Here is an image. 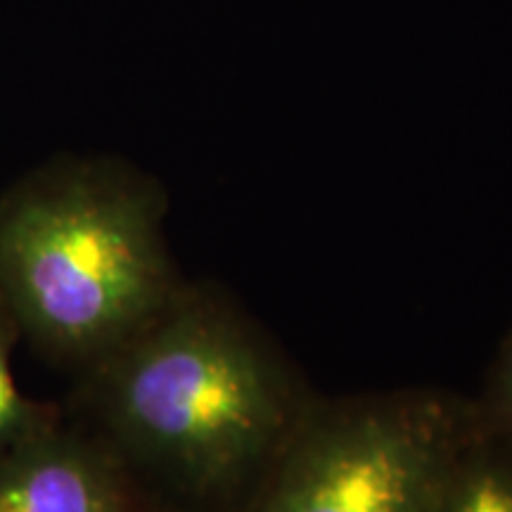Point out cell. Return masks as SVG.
<instances>
[{
	"instance_id": "cell-3",
	"label": "cell",
	"mask_w": 512,
	"mask_h": 512,
	"mask_svg": "<svg viewBox=\"0 0 512 512\" xmlns=\"http://www.w3.org/2000/svg\"><path fill=\"white\" fill-rule=\"evenodd\" d=\"M477 408L396 392L304 411L252 512H434Z\"/></svg>"
},
{
	"instance_id": "cell-6",
	"label": "cell",
	"mask_w": 512,
	"mask_h": 512,
	"mask_svg": "<svg viewBox=\"0 0 512 512\" xmlns=\"http://www.w3.org/2000/svg\"><path fill=\"white\" fill-rule=\"evenodd\" d=\"M475 408L484 430L512 446V328L498 349L484 401Z\"/></svg>"
},
{
	"instance_id": "cell-7",
	"label": "cell",
	"mask_w": 512,
	"mask_h": 512,
	"mask_svg": "<svg viewBox=\"0 0 512 512\" xmlns=\"http://www.w3.org/2000/svg\"><path fill=\"white\" fill-rule=\"evenodd\" d=\"M22 420H24V408L15 392L12 377L8 373L3 330H0V448H5L12 439L19 437Z\"/></svg>"
},
{
	"instance_id": "cell-5",
	"label": "cell",
	"mask_w": 512,
	"mask_h": 512,
	"mask_svg": "<svg viewBox=\"0 0 512 512\" xmlns=\"http://www.w3.org/2000/svg\"><path fill=\"white\" fill-rule=\"evenodd\" d=\"M434 512H512V446L486 432L479 415Z\"/></svg>"
},
{
	"instance_id": "cell-2",
	"label": "cell",
	"mask_w": 512,
	"mask_h": 512,
	"mask_svg": "<svg viewBox=\"0 0 512 512\" xmlns=\"http://www.w3.org/2000/svg\"><path fill=\"white\" fill-rule=\"evenodd\" d=\"M0 280L43 342L102 356L176 297L155 211L138 192L79 183L0 228Z\"/></svg>"
},
{
	"instance_id": "cell-4",
	"label": "cell",
	"mask_w": 512,
	"mask_h": 512,
	"mask_svg": "<svg viewBox=\"0 0 512 512\" xmlns=\"http://www.w3.org/2000/svg\"><path fill=\"white\" fill-rule=\"evenodd\" d=\"M0 512H157L112 446L43 434L0 448Z\"/></svg>"
},
{
	"instance_id": "cell-1",
	"label": "cell",
	"mask_w": 512,
	"mask_h": 512,
	"mask_svg": "<svg viewBox=\"0 0 512 512\" xmlns=\"http://www.w3.org/2000/svg\"><path fill=\"white\" fill-rule=\"evenodd\" d=\"M105 366L112 448L188 501L266 477L304 415L283 363L214 299L176 294Z\"/></svg>"
}]
</instances>
